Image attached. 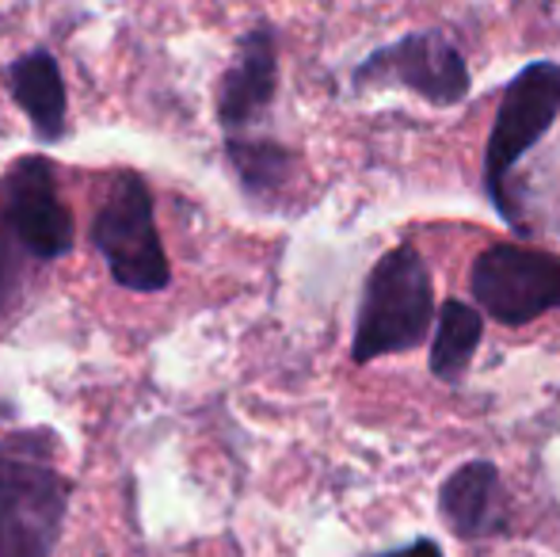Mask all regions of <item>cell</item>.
<instances>
[{"mask_svg":"<svg viewBox=\"0 0 560 557\" xmlns=\"http://www.w3.org/2000/svg\"><path fill=\"white\" fill-rule=\"evenodd\" d=\"M54 439L50 431L0 439V557H54L73 497Z\"/></svg>","mask_w":560,"mask_h":557,"instance_id":"obj_1","label":"cell"},{"mask_svg":"<svg viewBox=\"0 0 560 557\" xmlns=\"http://www.w3.org/2000/svg\"><path fill=\"white\" fill-rule=\"evenodd\" d=\"M435 328V287L428 260L412 245H393L366 271L354 317L351 359L374 363L420 348Z\"/></svg>","mask_w":560,"mask_h":557,"instance_id":"obj_2","label":"cell"},{"mask_svg":"<svg viewBox=\"0 0 560 557\" xmlns=\"http://www.w3.org/2000/svg\"><path fill=\"white\" fill-rule=\"evenodd\" d=\"M92 245L104 256L115 287L133 294H161L172 282V264L156 230L153 187L133 169L115 172L96 218H92Z\"/></svg>","mask_w":560,"mask_h":557,"instance_id":"obj_3","label":"cell"},{"mask_svg":"<svg viewBox=\"0 0 560 557\" xmlns=\"http://www.w3.org/2000/svg\"><path fill=\"white\" fill-rule=\"evenodd\" d=\"M560 119V66L557 61H530L511 77L495 112L492 135L485 146V195L500 218L515 230H526L515 199H511V172L515 164L553 130Z\"/></svg>","mask_w":560,"mask_h":557,"instance_id":"obj_4","label":"cell"},{"mask_svg":"<svg viewBox=\"0 0 560 557\" xmlns=\"http://www.w3.org/2000/svg\"><path fill=\"white\" fill-rule=\"evenodd\" d=\"M472 302L500 325H530L560 310V256L526 245H492L469 268Z\"/></svg>","mask_w":560,"mask_h":557,"instance_id":"obj_5","label":"cell"},{"mask_svg":"<svg viewBox=\"0 0 560 557\" xmlns=\"http://www.w3.org/2000/svg\"><path fill=\"white\" fill-rule=\"evenodd\" d=\"M354 84L359 89H366V84H374V89L400 84V89L416 92L428 104L454 107L469 96V66H465L462 50L439 31H412V35L370 54L354 69Z\"/></svg>","mask_w":560,"mask_h":557,"instance_id":"obj_6","label":"cell"},{"mask_svg":"<svg viewBox=\"0 0 560 557\" xmlns=\"http://www.w3.org/2000/svg\"><path fill=\"white\" fill-rule=\"evenodd\" d=\"M0 187H4L8 210L20 222V230L27 233L38 260L54 264L73 253L77 225L58 192L54 164L46 156H20V161H12L0 172Z\"/></svg>","mask_w":560,"mask_h":557,"instance_id":"obj_7","label":"cell"},{"mask_svg":"<svg viewBox=\"0 0 560 557\" xmlns=\"http://www.w3.org/2000/svg\"><path fill=\"white\" fill-rule=\"evenodd\" d=\"M275 92H279V46H275V31L259 23L241 38L236 61L218 89V123L225 127V135H244L248 127H256L271 112Z\"/></svg>","mask_w":560,"mask_h":557,"instance_id":"obj_8","label":"cell"},{"mask_svg":"<svg viewBox=\"0 0 560 557\" xmlns=\"http://www.w3.org/2000/svg\"><path fill=\"white\" fill-rule=\"evenodd\" d=\"M439 515L465 543L508 535L511 504L508 492H503L500 466L488 459H472L450 469L446 481L439 485Z\"/></svg>","mask_w":560,"mask_h":557,"instance_id":"obj_9","label":"cell"},{"mask_svg":"<svg viewBox=\"0 0 560 557\" xmlns=\"http://www.w3.org/2000/svg\"><path fill=\"white\" fill-rule=\"evenodd\" d=\"M8 89H12V100L20 104V112L31 119V130H35L38 141L66 138L69 96L58 58L50 50H31L23 58H15L12 69H8Z\"/></svg>","mask_w":560,"mask_h":557,"instance_id":"obj_10","label":"cell"},{"mask_svg":"<svg viewBox=\"0 0 560 557\" xmlns=\"http://www.w3.org/2000/svg\"><path fill=\"white\" fill-rule=\"evenodd\" d=\"M480 340H485V313H480L477 305L462 302V298H446L435 317L428 371L435 374L439 382H446V386L462 382L472 356H477Z\"/></svg>","mask_w":560,"mask_h":557,"instance_id":"obj_11","label":"cell"},{"mask_svg":"<svg viewBox=\"0 0 560 557\" xmlns=\"http://www.w3.org/2000/svg\"><path fill=\"white\" fill-rule=\"evenodd\" d=\"M225 153L248 195H279L294 176V153L271 138L229 135Z\"/></svg>","mask_w":560,"mask_h":557,"instance_id":"obj_12","label":"cell"},{"mask_svg":"<svg viewBox=\"0 0 560 557\" xmlns=\"http://www.w3.org/2000/svg\"><path fill=\"white\" fill-rule=\"evenodd\" d=\"M35 268H43V260L35 256L27 233H23L20 222L12 218L4 187H0V321H4L8 313H12V305L23 298Z\"/></svg>","mask_w":560,"mask_h":557,"instance_id":"obj_13","label":"cell"},{"mask_svg":"<svg viewBox=\"0 0 560 557\" xmlns=\"http://www.w3.org/2000/svg\"><path fill=\"white\" fill-rule=\"evenodd\" d=\"M377 557H446V554H443V546H439L435 538H412L408 546H397V550L377 554Z\"/></svg>","mask_w":560,"mask_h":557,"instance_id":"obj_14","label":"cell"}]
</instances>
